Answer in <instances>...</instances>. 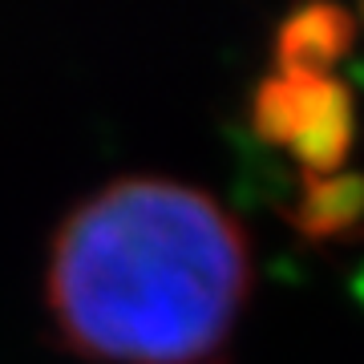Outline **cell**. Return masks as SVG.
<instances>
[{
    "label": "cell",
    "instance_id": "6da1fadb",
    "mask_svg": "<svg viewBox=\"0 0 364 364\" xmlns=\"http://www.w3.org/2000/svg\"><path fill=\"white\" fill-rule=\"evenodd\" d=\"M251 243L215 195L134 174L93 191L49 243L45 308L97 364H210L251 299Z\"/></svg>",
    "mask_w": 364,
    "mask_h": 364
},
{
    "label": "cell",
    "instance_id": "7a4b0ae2",
    "mask_svg": "<svg viewBox=\"0 0 364 364\" xmlns=\"http://www.w3.org/2000/svg\"><path fill=\"white\" fill-rule=\"evenodd\" d=\"M263 134L291 146L299 158H340L352 138L348 97L336 81H328L320 65H296L284 61V73L267 81L259 97Z\"/></svg>",
    "mask_w": 364,
    "mask_h": 364
}]
</instances>
